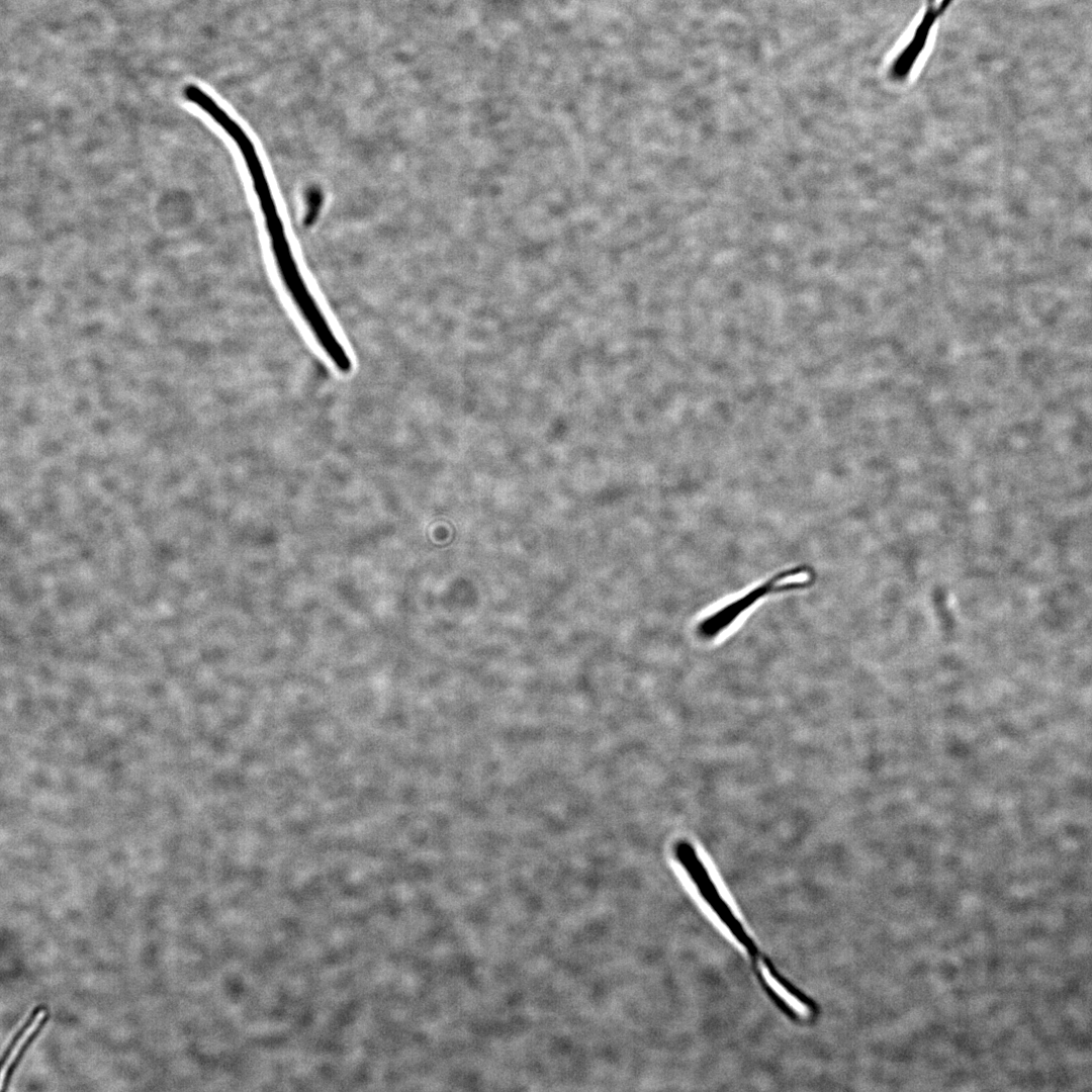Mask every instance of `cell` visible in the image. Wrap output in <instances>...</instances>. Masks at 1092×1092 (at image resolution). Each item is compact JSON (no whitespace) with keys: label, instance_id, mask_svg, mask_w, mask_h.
<instances>
[{"label":"cell","instance_id":"cell-2","mask_svg":"<svg viewBox=\"0 0 1092 1092\" xmlns=\"http://www.w3.org/2000/svg\"><path fill=\"white\" fill-rule=\"evenodd\" d=\"M254 190L258 196L266 229L268 231L277 269L295 264L284 225L278 213L268 180L263 169L251 173Z\"/></svg>","mask_w":1092,"mask_h":1092},{"label":"cell","instance_id":"cell-4","mask_svg":"<svg viewBox=\"0 0 1092 1092\" xmlns=\"http://www.w3.org/2000/svg\"><path fill=\"white\" fill-rule=\"evenodd\" d=\"M952 0H928L926 11L914 30V33L922 39H928L930 30Z\"/></svg>","mask_w":1092,"mask_h":1092},{"label":"cell","instance_id":"cell-3","mask_svg":"<svg viewBox=\"0 0 1092 1092\" xmlns=\"http://www.w3.org/2000/svg\"><path fill=\"white\" fill-rule=\"evenodd\" d=\"M46 1021V1012L39 1011L34 1021L20 1036L16 1043L15 1051L9 1055L8 1061L5 1062L4 1070L2 1073V1088L4 1089L6 1083L9 1081L11 1074L13 1073L16 1065L19 1062L22 1054L34 1038L38 1030L41 1028Z\"/></svg>","mask_w":1092,"mask_h":1092},{"label":"cell","instance_id":"cell-1","mask_svg":"<svg viewBox=\"0 0 1092 1092\" xmlns=\"http://www.w3.org/2000/svg\"><path fill=\"white\" fill-rule=\"evenodd\" d=\"M810 579L811 573L806 569L780 572L704 617L696 626V633L703 640H713L766 596Z\"/></svg>","mask_w":1092,"mask_h":1092}]
</instances>
